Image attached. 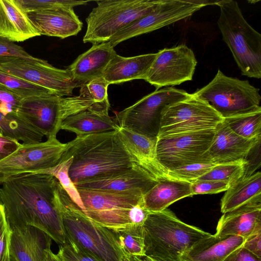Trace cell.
<instances>
[{"label":"cell","mask_w":261,"mask_h":261,"mask_svg":"<svg viewBox=\"0 0 261 261\" xmlns=\"http://www.w3.org/2000/svg\"><path fill=\"white\" fill-rule=\"evenodd\" d=\"M191 95L184 90L172 87L156 89L117 113L113 118L120 127L147 137H157L163 109Z\"/></svg>","instance_id":"cell-10"},{"label":"cell","mask_w":261,"mask_h":261,"mask_svg":"<svg viewBox=\"0 0 261 261\" xmlns=\"http://www.w3.org/2000/svg\"><path fill=\"white\" fill-rule=\"evenodd\" d=\"M242 246L261 258V226L256 228L250 235L245 239Z\"/></svg>","instance_id":"cell-44"},{"label":"cell","mask_w":261,"mask_h":261,"mask_svg":"<svg viewBox=\"0 0 261 261\" xmlns=\"http://www.w3.org/2000/svg\"><path fill=\"white\" fill-rule=\"evenodd\" d=\"M122 261H158L147 256H123Z\"/></svg>","instance_id":"cell-48"},{"label":"cell","mask_w":261,"mask_h":261,"mask_svg":"<svg viewBox=\"0 0 261 261\" xmlns=\"http://www.w3.org/2000/svg\"><path fill=\"white\" fill-rule=\"evenodd\" d=\"M245 239L238 236L210 235L194 244L181 257L182 261H223L232 251L242 246Z\"/></svg>","instance_id":"cell-27"},{"label":"cell","mask_w":261,"mask_h":261,"mask_svg":"<svg viewBox=\"0 0 261 261\" xmlns=\"http://www.w3.org/2000/svg\"><path fill=\"white\" fill-rule=\"evenodd\" d=\"M113 231L123 256L145 255L143 225L132 224Z\"/></svg>","instance_id":"cell-31"},{"label":"cell","mask_w":261,"mask_h":261,"mask_svg":"<svg viewBox=\"0 0 261 261\" xmlns=\"http://www.w3.org/2000/svg\"><path fill=\"white\" fill-rule=\"evenodd\" d=\"M0 135L1 136H3V131L2 130V129L1 128V127H0Z\"/></svg>","instance_id":"cell-50"},{"label":"cell","mask_w":261,"mask_h":261,"mask_svg":"<svg viewBox=\"0 0 261 261\" xmlns=\"http://www.w3.org/2000/svg\"><path fill=\"white\" fill-rule=\"evenodd\" d=\"M261 226V203H250L223 213L214 234L217 237L240 236L244 239Z\"/></svg>","instance_id":"cell-24"},{"label":"cell","mask_w":261,"mask_h":261,"mask_svg":"<svg viewBox=\"0 0 261 261\" xmlns=\"http://www.w3.org/2000/svg\"><path fill=\"white\" fill-rule=\"evenodd\" d=\"M250 203H261V173L257 171L232 184L221 200V212L225 213Z\"/></svg>","instance_id":"cell-28"},{"label":"cell","mask_w":261,"mask_h":261,"mask_svg":"<svg viewBox=\"0 0 261 261\" xmlns=\"http://www.w3.org/2000/svg\"><path fill=\"white\" fill-rule=\"evenodd\" d=\"M70 157L69 175L74 184L119 174L137 164L117 130L76 137L66 143L60 161Z\"/></svg>","instance_id":"cell-2"},{"label":"cell","mask_w":261,"mask_h":261,"mask_svg":"<svg viewBox=\"0 0 261 261\" xmlns=\"http://www.w3.org/2000/svg\"><path fill=\"white\" fill-rule=\"evenodd\" d=\"M84 84L89 96L95 102H109L107 90L109 84L103 77L93 80Z\"/></svg>","instance_id":"cell-43"},{"label":"cell","mask_w":261,"mask_h":261,"mask_svg":"<svg viewBox=\"0 0 261 261\" xmlns=\"http://www.w3.org/2000/svg\"><path fill=\"white\" fill-rule=\"evenodd\" d=\"M261 138H244L231 130L223 121L215 130L213 141L201 156L202 163L223 164L247 160L260 143Z\"/></svg>","instance_id":"cell-17"},{"label":"cell","mask_w":261,"mask_h":261,"mask_svg":"<svg viewBox=\"0 0 261 261\" xmlns=\"http://www.w3.org/2000/svg\"><path fill=\"white\" fill-rule=\"evenodd\" d=\"M22 145L16 140L0 135V161L5 159Z\"/></svg>","instance_id":"cell-45"},{"label":"cell","mask_w":261,"mask_h":261,"mask_svg":"<svg viewBox=\"0 0 261 261\" xmlns=\"http://www.w3.org/2000/svg\"><path fill=\"white\" fill-rule=\"evenodd\" d=\"M73 158L60 161L55 166L32 173L45 174L55 177L68 194L71 200L83 211V205L78 190L69 175Z\"/></svg>","instance_id":"cell-33"},{"label":"cell","mask_w":261,"mask_h":261,"mask_svg":"<svg viewBox=\"0 0 261 261\" xmlns=\"http://www.w3.org/2000/svg\"><path fill=\"white\" fill-rule=\"evenodd\" d=\"M223 120L208 103L192 94L163 109L157 137L216 129Z\"/></svg>","instance_id":"cell-11"},{"label":"cell","mask_w":261,"mask_h":261,"mask_svg":"<svg viewBox=\"0 0 261 261\" xmlns=\"http://www.w3.org/2000/svg\"><path fill=\"white\" fill-rule=\"evenodd\" d=\"M216 129L157 137V159L167 170L202 163L201 156L209 148Z\"/></svg>","instance_id":"cell-15"},{"label":"cell","mask_w":261,"mask_h":261,"mask_svg":"<svg viewBox=\"0 0 261 261\" xmlns=\"http://www.w3.org/2000/svg\"><path fill=\"white\" fill-rule=\"evenodd\" d=\"M192 94L208 103L223 118L261 110L258 88L220 69L208 84Z\"/></svg>","instance_id":"cell-8"},{"label":"cell","mask_w":261,"mask_h":261,"mask_svg":"<svg viewBox=\"0 0 261 261\" xmlns=\"http://www.w3.org/2000/svg\"><path fill=\"white\" fill-rule=\"evenodd\" d=\"M19 57L35 62L42 60L30 55L23 48L13 42L0 37V57Z\"/></svg>","instance_id":"cell-42"},{"label":"cell","mask_w":261,"mask_h":261,"mask_svg":"<svg viewBox=\"0 0 261 261\" xmlns=\"http://www.w3.org/2000/svg\"><path fill=\"white\" fill-rule=\"evenodd\" d=\"M22 98L0 84V112L6 116H18Z\"/></svg>","instance_id":"cell-38"},{"label":"cell","mask_w":261,"mask_h":261,"mask_svg":"<svg viewBox=\"0 0 261 261\" xmlns=\"http://www.w3.org/2000/svg\"><path fill=\"white\" fill-rule=\"evenodd\" d=\"M248 163L247 160H243L235 163L217 164L197 180L222 181L231 185L245 175Z\"/></svg>","instance_id":"cell-34"},{"label":"cell","mask_w":261,"mask_h":261,"mask_svg":"<svg viewBox=\"0 0 261 261\" xmlns=\"http://www.w3.org/2000/svg\"><path fill=\"white\" fill-rule=\"evenodd\" d=\"M43 261H63L57 254L53 252L50 247L45 250V255Z\"/></svg>","instance_id":"cell-47"},{"label":"cell","mask_w":261,"mask_h":261,"mask_svg":"<svg viewBox=\"0 0 261 261\" xmlns=\"http://www.w3.org/2000/svg\"><path fill=\"white\" fill-rule=\"evenodd\" d=\"M191 184L168 178L158 181L143 196L145 207L150 213L159 212L177 200L192 196Z\"/></svg>","instance_id":"cell-29"},{"label":"cell","mask_w":261,"mask_h":261,"mask_svg":"<svg viewBox=\"0 0 261 261\" xmlns=\"http://www.w3.org/2000/svg\"><path fill=\"white\" fill-rule=\"evenodd\" d=\"M27 13L57 8H73L86 5L89 1L73 0H17Z\"/></svg>","instance_id":"cell-37"},{"label":"cell","mask_w":261,"mask_h":261,"mask_svg":"<svg viewBox=\"0 0 261 261\" xmlns=\"http://www.w3.org/2000/svg\"><path fill=\"white\" fill-rule=\"evenodd\" d=\"M97 103L89 96L84 84L78 96L64 97L47 94L23 98L18 115L48 138L56 137L67 117Z\"/></svg>","instance_id":"cell-6"},{"label":"cell","mask_w":261,"mask_h":261,"mask_svg":"<svg viewBox=\"0 0 261 261\" xmlns=\"http://www.w3.org/2000/svg\"><path fill=\"white\" fill-rule=\"evenodd\" d=\"M58 180L45 174L24 173L1 185L0 202L10 228L31 226L47 234L58 245L67 242L56 204Z\"/></svg>","instance_id":"cell-1"},{"label":"cell","mask_w":261,"mask_h":261,"mask_svg":"<svg viewBox=\"0 0 261 261\" xmlns=\"http://www.w3.org/2000/svg\"><path fill=\"white\" fill-rule=\"evenodd\" d=\"M223 261H261V258L241 246L232 251Z\"/></svg>","instance_id":"cell-46"},{"label":"cell","mask_w":261,"mask_h":261,"mask_svg":"<svg viewBox=\"0 0 261 261\" xmlns=\"http://www.w3.org/2000/svg\"><path fill=\"white\" fill-rule=\"evenodd\" d=\"M77 189L84 214L95 223L113 230L132 224L131 211L144 195L140 189L121 192Z\"/></svg>","instance_id":"cell-9"},{"label":"cell","mask_w":261,"mask_h":261,"mask_svg":"<svg viewBox=\"0 0 261 261\" xmlns=\"http://www.w3.org/2000/svg\"><path fill=\"white\" fill-rule=\"evenodd\" d=\"M230 185L217 180H196L191 184L192 195L198 194H216L226 191Z\"/></svg>","instance_id":"cell-41"},{"label":"cell","mask_w":261,"mask_h":261,"mask_svg":"<svg viewBox=\"0 0 261 261\" xmlns=\"http://www.w3.org/2000/svg\"><path fill=\"white\" fill-rule=\"evenodd\" d=\"M39 36L17 0H0V37L19 42Z\"/></svg>","instance_id":"cell-25"},{"label":"cell","mask_w":261,"mask_h":261,"mask_svg":"<svg viewBox=\"0 0 261 261\" xmlns=\"http://www.w3.org/2000/svg\"><path fill=\"white\" fill-rule=\"evenodd\" d=\"M217 1L161 0L148 14L122 29L109 41L113 47L131 38L150 33L192 16Z\"/></svg>","instance_id":"cell-13"},{"label":"cell","mask_w":261,"mask_h":261,"mask_svg":"<svg viewBox=\"0 0 261 261\" xmlns=\"http://www.w3.org/2000/svg\"><path fill=\"white\" fill-rule=\"evenodd\" d=\"M158 181L138 165L125 172L74 184L77 189L121 192L140 189L146 194Z\"/></svg>","instance_id":"cell-20"},{"label":"cell","mask_w":261,"mask_h":261,"mask_svg":"<svg viewBox=\"0 0 261 261\" xmlns=\"http://www.w3.org/2000/svg\"><path fill=\"white\" fill-rule=\"evenodd\" d=\"M217 24L243 75L261 78V35L245 19L237 2L217 1Z\"/></svg>","instance_id":"cell-5"},{"label":"cell","mask_w":261,"mask_h":261,"mask_svg":"<svg viewBox=\"0 0 261 261\" xmlns=\"http://www.w3.org/2000/svg\"><path fill=\"white\" fill-rule=\"evenodd\" d=\"M56 204L67 241L99 261H122L123 254L113 230L89 219L59 181L56 186Z\"/></svg>","instance_id":"cell-3"},{"label":"cell","mask_w":261,"mask_h":261,"mask_svg":"<svg viewBox=\"0 0 261 261\" xmlns=\"http://www.w3.org/2000/svg\"><path fill=\"white\" fill-rule=\"evenodd\" d=\"M0 70L62 97L72 96L74 89L81 86L74 81L67 68H56L43 59L35 62L19 57H2Z\"/></svg>","instance_id":"cell-12"},{"label":"cell","mask_w":261,"mask_h":261,"mask_svg":"<svg viewBox=\"0 0 261 261\" xmlns=\"http://www.w3.org/2000/svg\"><path fill=\"white\" fill-rule=\"evenodd\" d=\"M3 136L22 141L23 144L42 142L44 135L19 116L4 115L0 112Z\"/></svg>","instance_id":"cell-30"},{"label":"cell","mask_w":261,"mask_h":261,"mask_svg":"<svg viewBox=\"0 0 261 261\" xmlns=\"http://www.w3.org/2000/svg\"><path fill=\"white\" fill-rule=\"evenodd\" d=\"M11 234V229L6 219L4 206L0 202V261H10Z\"/></svg>","instance_id":"cell-39"},{"label":"cell","mask_w":261,"mask_h":261,"mask_svg":"<svg viewBox=\"0 0 261 261\" xmlns=\"http://www.w3.org/2000/svg\"><path fill=\"white\" fill-rule=\"evenodd\" d=\"M217 164L197 163L167 171V178L192 183L204 175Z\"/></svg>","instance_id":"cell-36"},{"label":"cell","mask_w":261,"mask_h":261,"mask_svg":"<svg viewBox=\"0 0 261 261\" xmlns=\"http://www.w3.org/2000/svg\"><path fill=\"white\" fill-rule=\"evenodd\" d=\"M10 254L17 261H43L51 239L40 229L31 226L11 228Z\"/></svg>","instance_id":"cell-21"},{"label":"cell","mask_w":261,"mask_h":261,"mask_svg":"<svg viewBox=\"0 0 261 261\" xmlns=\"http://www.w3.org/2000/svg\"><path fill=\"white\" fill-rule=\"evenodd\" d=\"M156 56L157 53L124 57L116 53L108 65L102 77L109 85L136 79L145 80Z\"/></svg>","instance_id":"cell-26"},{"label":"cell","mask_w":261,"mask_h":261,"mask_svg":"<svg viewBox=\"0 0 261 261\" xmlns=\"http://www.w3.org/2000/svg\"><path fill=\"white\" fill-rule=\"evenodd\" d=\"M109 102L99 103L86 110L69 116L61 129L72 132L76 137L117 130L119 126L109 115Z\"/></svg>","instance_id":"cell-22"},{"label":"cell","mask_w":261,"mask_h":261,"mask_svg":"<svg viewBox=\"0 0 261 261\" xmlns=\"http://www.w3.org/2000/svg\"><path fill=\"white\" fill-rule=\"evenodd\" d=\"M40 35L64 39L76 35L83 23L72 8H57L27 13Z\"/></svg>","instance_id":"cell-18"},{"label":"cell","mask_w":261,"mask_h":261,"mask_svg":"<svg viewBox=\"0 0 261 261\" xmlns=\"http://www.w3.org/2000/svg\"><path fill=\"white\" fill-rule=\"evenodd\" d=\"M116 52L109 42L94 44L78 56L67 68L74 81L81 85L103 76Z\"/></svg>","instance_id":"cell-23"},{"label":"cell","mask_w":261,"mask_h":261,"mask_svg":"<svg viewBox=\"0 0 261 261\" xmlns=\"http://www.w3.org/2000/svg\"><path fill=\"white\" fill-rule=\"evenodd\" d=\"M161 0H104L96 1L86 19L84 43L93 45L109 42L119 31L151 12Z\"/></svg>","instance_id":"cell-7"},{"label":"cell","mask_w":261,"mask_h":261,"mask_svg":"<svg viewBox=\"0 0 261 261\" xmlns=\"http://www.w3.org/2000/svg\"><path fill=\"white\" fill-rule=\"evenodd\" d=\"M10 261H17V260L14 258H13V257L11 256Z\"/></svg>","instance_id":"cell-49"},{"label":"cell","mask_w":261,"mask_h":261,"mask_svg":"<svg viewBox=\"0 0 261 261\" xmlns=\"http://www.w3.org/2000/svg\"><path fill=\"white\" fill-rule=\"evenodd\" d=\"M143 227L145 255L158 261H182V256L211 233L180 220L170 210L150 213Z\"/></svg>","instance_id":"cell-4"},{"label":"cell","mask_w":261,"mask_h":261,"mask_svg":"<svg viewBox=\"0 0 261 261\" xmlns=\"http://www.w3.org/2000/svg\"><path fill=\"white\" fill-rule=\"evenodd\" d=\"M57 254L63 261H99L68 241L59 246Z\"/></svg>","instance_id":"cell-40"},{"label":"cell","mask_w":261,"mask_h":261,"mask_svg":"<svg viewBox=\"0 0 261 261\" xmlns=\"http://www.w3.org/2000/svg\"><path fill=\"white\" fill-rule=\"evenodd\" d=\"M197 61L193 51L185 44L164 48L157 53L145 80L156 89L191 81Z\"/></svg>","instance_id":"cell-16"},{"label":"cell","mask_w":261,"mask_h":261,"mask_svg":"<svg viewBox=\"0 0 261 261\" xmlns=\"http://www.w3.org/2000/svg\"><path fill=\"white\" fill-rule=\"evenodd\" d=\"M0 84L22 99L53 94L43 87L12 76L1 70H0Z\"/></svg>","instance_id":"cell-35"},{"label":"cell","mask_w":261,"mask_h":261,"mask_svg":"<svg viewBox=\"0 0 261 261\" xmlns=\"http://www.w3.org/2000/svg\"><path fill=\"white\" fill-rule=\"evenodd\" d=\"M237 135L246 139L261 138V110L223 118Z\"/></svg>","instance_id":"cell-32"},{"label":"cell","mask_w":261,"mask_h":261,"mask_svg":"<svg viewBox=\"0 0 261 261\" xmlns=\"http://www.w3.org/2000/svg\"><path fill=\"white\" fill-rule=\"evenodd\" d=\"M127 151L136 163L160 181L167 178V171L156 157L157 137H150L119 127L117 130Z\"/></svg>","instance_id":"cell-19"},{"label":"cell","mask_w":261,"mask_h":261,"mask_svg":"<svg viewBox=\"0 0 261 261\" xmlns=\"http://www.w3.org/2000/svg\"><path fill=\"white\" fill-rule=\"evenodd\" d=\"M66 147L56 137L45 142L22 144L17 150L0 161V184L19 174L32 173L56 165Z\"/></svg>","instance_id":"cell-14"}]
</instances>
